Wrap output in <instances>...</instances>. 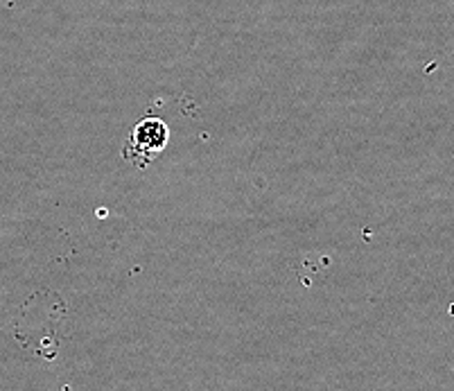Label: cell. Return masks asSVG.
<instances>
[{"instance_id": "6da1fadb", "label": "cell", "mask_w": 454, "mask_h": 391, "mask_svg": "<svg viewBox=\"0 0 454 391\" xmlns=\"http://www.w3.org/2000/svg\"><path fill=\"white\" fill-rule=\"evenodd\" d=\"M168 141H170V129H168V125H165L160 118L150 116L134 127L127 150H136V154H138L136 159H138L140 163H147L152 156H156L159 152L165 150Z\"/></svg>"}]
</instances>
